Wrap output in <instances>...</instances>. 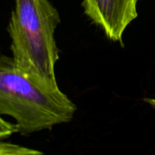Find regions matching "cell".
<instances>
[{"label":"cell","instance_id":"cell-2","mask_svg":"<svg viewBox=\"0 0 155 155\" xmlns=\"http://www.w3.org/2000/svg\"><path fill=\"white\" fill-rule=\"evenodd\" d=\"M58 10L49 0H15L7 26L16 64L42 85L59 89L54 67L59 59L54 32Z\"/></svg>","mask_w":155,"mask_h":155},{"label":"cell","instance_id":"cell-3","mask_svg":"<svg viewBox=\"0 0 155 155\" xmlns=\"http://www.w3.org/2000/svg\"><path fill=\"white\" fill-rule=\"evenodd\" d=\"M140 0H84V14L104 32L106 37L123 45L127 26L138 16Z\"/></svg>","mask_w":155,"mask_h":155},{"label":"cell","instance_id":"cell-5","mask_svg":"<svg viewBox=\"0 0 155 155\" xmlns=\"http://www.w3.org/2000/svg\"><path fill=\"white\" fill-rule=\"evenodd\" d=\"M0 136L1 140H4L5 138L9 137L11 134L15 133H18V128L16 124H13L9 122L5 121L4 119H1V124H0Z\"/></svg>","mask_w":155,"mask_h":155},{"label":"cell","instance_id":"cell-1","mask_svg":"<svg viewBox=\"0 0 155 155\" xmlns=\"http://www.w3.org/2000/svg\"><path fill=\"white\" fill-rule=\"evenodd\" d=\"M75 104L60 89H50L20 68L13 57L0 60V114L15 119L23 136L69 123Z\"/></svg>","mask_w":155,"mask_h":155},{"label":"cell","instance_id":"cell-4","mask_svg":"<svg viewBox=\"0 0 155 155\" xmlns=\"http://www.w3.org/2000/svg\"><path fill=\"white\" fill-rule=\"evenodd\" d=\"M1 155H42L43 153L34 149H29L17 144H13L4 140H1L0 143Z\"/></svg>","mask_w":155,"mask_h":155}]
</instances>
